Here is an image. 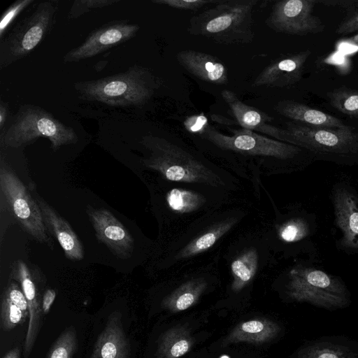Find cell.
Instances as JSON below:
<instances>
[{
    "instance_id": "cell-1",
    "label": "cell",
    "mask_w": 358,
    "mask_h": 358,
    "mask_svg": "<svg viewBox=\"0 0 358 358\" xmlns=\"http://www.w3.org/2000/svg\"><path fill=\"white\" fill-rule=\"evenodd\" d=\"M141 144L147 150L142 164L162 180L206 184L236 193L242 189L238 178L230 172L164 138L145 135Z\"/></svg>"
},
{
    "instance_id": "cell-2",
    "label": "cell",
    "mask_w": 358,
    "mask_h": 358,
    "mask_svg": "<svg viewBox=\"0 0 358 358\" xmlns=\"http://www.w3.org/2000/svg\"><path fill=\"white\" fill-rule=\"evenodd\" d=\"M241 205H231L205 215L172 236L167 266L183 268L214 249L248 215V209Z\"/></svg>"
},
{
    "instance_id": "cell-3",
    "label": "cell",
    "mask_w": 358,
    "mask_h": 358,
    "mask_svg": "<svg viewBox=\"0 0 358 358\" xmlns=\"http://www.w3.org/2000/svg\"><path fill=\"white\" fill-rule=\"evenodd\" d=\"M162 181L166 185L163 206L172 236L205 215L243 203L238 193L227 189L201 183Z\"/></svg>"
},
{
    "instance_id": "cell-4",
    "label": "cell",
    "mask_w": 358,
    "mask_h": 358,
    "mask_svg": "<svg viewBox=\"0 0 358 358\" xmlns=\"http://www.w3.org/2000/svg\"><path fill=\"white\" fill-rule=\"evenodd\" d=\"M78 97L114 107L142 106L159 87L150 69L134 65L127 71L96 80L74 83Z\"/></svg>"
},
{
    "instance_id": "cell-5",
    "label": "cell",
    "mask_w": 358,
    "mask_h": 358,
    "mask_svg": "<svg viewBox=\"0 0 358 358\" xmlns=\"http://www.w3.org/2000/svg\"><path fill=\"white\" fill-rule=\"evenodd\" d=\"M314 263L298 260L285 272L284 292L287 299L327 310L348 307L351 295L343 280Z\"/></svg>"
},
{
    "instance_id": "cell-6",
    "label": "cell",
    "mask_w": 358,
    "mask_h": 358,
    "mask_svg": "<svg viewBox=\"0 0 358 358\" xmlns=\"http://www.w3.org/2000/svg\"><path fill=\"white\" fill-rule=\"evenodd\" d=\"M233 133L227 136L207 124L200 135L222 150L273 159L285 174L302 171L315 159L310 152L300 147L250 130H233Z\"/></svg>"
},
{
    "instance_id": "cell-7",
    "label": "cell",
    "mask_w": 358,
    "mask_h": 358,
    "mask_svg": "<svg viewBox=\"0 0 358 358\" xmlns=\"http://www.w3.org/2000/svg\"><path fill=\"white\" fill-rule=\"evenodd\" d=\"M258 0H221L189 20V32L217 43H248L253 40L252 9Z\"/></svg>"
},
{
    "instance_id": "cell-8",
    "label": "cell",
    "mask_w": 358,
    "mask_h": 358,
    "mask_svg": "<svg viewBox=\"0 0 358 358\" xmlns=\"http://www.w3.org/2000/svg\"><path fill=\"white\" fill-rule=\"evenodd\" d=\"M285 142L310 152L315 159L345 166H358V129L318 127L288 122Z\"/></svg>"
},
{
    "instance_id": "cell-9",
    "label": "cell",
    "mask_w": 358,
    "mask_h": 358,
    "mask_svg": "<svg viewBox=\"0 0 358 358\" xmlns=\"http://www.w3.org/2000/svg\"><path fill=\"white\" fill-rule=\"evenodd\" d=\"M41 137L50 141L54 152L78 141L73 128L65 125L40 106L24 104L20 106L9 127L1 134L0 145L2 148H18Z\"/></svg>"
},
{
    "instance_id": "cell-10",
    "label": "cell",
    "mask_w": 358,
    "mask_h": 358,
    "mask_svg": "<svg viewBox=\"0 0 358 358\" xmlns=\"http://www.w3.org/2000/svg\"><path fill=\"white\" fill-rule=\"evenodd\" d=\"M271 248L276 255L315 262L318 251L315 241L318 224L316 215L299 205L285 212L276 210L273 226L266 229Z\"/></svg>"
},
{
    "instance_id": "cell-11",
    "label": "cell",
    "mask_w": 358,
    "mask_h": 358,
    "mask_svg": "<svg viewBox=\"0 0 358 358\" xmlns=\"http://www.w3.org/2000/svg\"><path fill=\"white\" fill-rule=\"evenodd\" d=\"M59 9L57 1L39 3L0 42L1 69L27 57L50 31Z\"/></svg>"
},
{
    "instance_id": "cell-12",
    "label": "cell",
    "mask_w": 358,
    "mask_h": 358,
    "mask_svg": "<svg viewBox=\"0 0 358 358\" xmlns=\"http://www.w3.org/2000/svg\"><path fill=\"white\" fill-rule=\"evenodd\" d=\"M0 192L18 225L36 241L52 247L39 206L10 165L1 157Z\"/></svg>"
},
{
    "instance_id": "cell-13",
    "label": "cell",
    "mask_w": 358,
    "mask_h": 358,
    "mask_svg": "<svg viewBox=\"0 0 358 358\" xmlns=\"http://www.w3.org/2000/svg\"><path fill=\"white\" fill-rule=\"evenodd\" d=\"M336 248L347 255L358 253V192L351 183L340 180L330 192Z\"/></svg>"
},
{
    "instance_id": "cell-14",
    "label": "cell",
    "mask_w": 358,
    "mask_h": 358,
    "mask_svg": "<svg viewBox=\"0 0 358 358\" xmlns=\"http://www.w3.org/2000/svg\"><path fill=\"white\" fill-rule=\"evenodd\" d=\"M316 1L282 0L273 6L266 24L275 32L306 36L323 31L321 20L313 14Z\"/></svg>"
},
{
    "instance_id": "cell-15",
    "label": "cell",
    "mask_w": 358,
    "mask_h": 358,
    "mask_svg": "<svg viewBox=\"0 0 358 358\" xmlns=\"http://www.w3.org/2000/svg\"><path fill=\"white\" fill-rule=\"evenodd\" d=\"M139 29V25L127 20H115L105 24L92 31L83 43L65 54L63 62H78L94 57L130 40Z\"/></svg>"
},
{
    "instance_id": "cell-16",
    "label": "cell",
    "mask_w": 358,
    "mask_h": 358,
    "mask_svg": "<svg viewBox=\"0 0 358 358\" xmlns=\"http://www.w3.org/2000/svg\"><path fill=\"white\" fill-rule=\"evenodd\" d=\"M86 213L99 242L104 244L117 258L127 259L132 256L134 241L129 231L109 210L87 205Z\"/></svg>"
},
{
    "instance_id": "cell-17",
    "label": "cell",
    "mask_w": 358,
    "mask_h": 358,
    "mask_svg": "<svg viewBox=\"0 0 358 358\" xmlns=\"http://www.w3.org/2000/svg\"><path fill=\"white\" fill-rule=\"evenodd\" d=\"M26 297L29 309V322L24 340L23 355L27 358L34 346L42 324V298L28 266L22 260L15 262L10 273Z\"/></svg>"
},
{
    "instance_id": "cell-18",
    "label": "cell",
    "mask_w": 358,
    "mask_h": 358,
    "mask_svg": "<svg viewBox=\"0 0 358 358\" xmlns=\"http://www.w3.org/2000/svg\"><path fill=\"white\" fill-rule=\"evenodd\" d=\"M34 198L48 232L58 241L65 257L73 262L82 260L84 257L83 245L69 222L39 194L36 193Z\"/></svg>"
},
{
    "instance_id": "cell-19",
    "label": "cell",
    "mask_w": 358,
    "mask_h": 358,
    "mask_svg": "<svg viewBox=\"0 0 358 358\" xmlns=\"http://www.w3.org/2000/svg\"><path fill=\"white\" fill-rule=\"evenodd\" d=\"M310 55V50L301 51L271 63L257 76L252 86L283 87L296 83Z\"/></svg>"
},
{
    "instance_id": "cell-20",
    "label": "cell",
    "mask_w": 358,
    "mask_h": 358,
    "mask_svg": "<svg viewBox=\"0 0 358 358\" xmlns=\"http://www.w3.org/2000/svg\"><path fill=\"white\" fill-rule=\"evenodd\" d=\"M222 96L230 108L238 124L244 129L256 131L268 135L275 140L285 142V130L270 124L272 120L271 117L244 103L235 93L230 90L222 91Z\"/></svg>"
},
{
    "instance_id": "cell-21",
    "label": "cell",
    "mask_w": 358,
    "mask_h": 358,
    "mask_svg": "<svg viewBox=\"0 0 358 358\" xmlns=\"http://www.w3.org/2000/svg\"><path fill=\"white\" fill-rule=\"evenodd\" d=\"M131 346L122 322V314L114 311L98 336L90 358H129Z\"/></svg>"
},
{
    "instance_id": "cell-22",
    "label": "cell",
    "mask_w": 358,
    "mask_h": 358,
    "mask_svg": "<svg viewBox=\"0 0 358 358\" xmlns=\"http://www.w3.org/2000/svg\"><path fill=\"white\" fill-rule=\"evenodd\" d=\"M296 358H358V341L343 335L322 336L303 344Z\"/></svg>"
},
{
    "instance_id": "cell-23",
    "label": "cell",
    "mask_w": 358,
    "mask_h": 358,
    "mask_svg": "<svg viewBox=\"0 0 358 358\" xmlns=\"http://www.w3.org/2000/svg\"><path fill=\"white\" fill-rule=\"evenodd\" d=\"M179 64L191 74L206 82L217 85L228 83L226 66L216 57L195 50L177 53Z\"/></svg>"
},
{
    "instance_id": "cell-24",
    "label": "cell",
    "mask_w": 358,
    "mask_h": 358,
    "mask_svg": "<svg viewBox=\"0 0 358 358\" xmlns=\"http://www.w3.org/2000/svg\"><path fill=\"white\" fill-rule=\"evenodd\" d=\"M280 115L306 125L340 128L346 126L338 118L307 105L290 100L281 101L275 106Z\"/></svg>"
},
{
    "instance_id": "cell-25",
    "label": "cell",
    "mask_w": 358,
    "mask_h": 358,
    "mask_svg": "<svg viewBox=\"0 0 358 358\" xmlns=\"http://www.w3.org/2000/svg\"><path fill=\"white\" fill-rule=\"evenodd\" d=\"M279 331V326L271 321L252 320L237 326L229 339L231 341L260 343L272 339Z\"/></svg>"
},
{
    "instance_id": "cell-26",
    "label": "cell",
    "mask_w": 358,
    "mask_h": 358,
    "mask_svg": "<svg viewBox=\"0 0 358 358\" xmlns=\"http://www.w3.org/2000/svg\"><path fill=\"white\" fill-rule=\"evenodd\" d=\"M27 317L29 310L16 304L3 293L1 296L0 325L4 331H9L17 326L22 324Z\"/></svg>"
},
{
    "instance_id": "cell-27",
    "label": "cell",
    "mask_w": 358,
    "mask_h": 358,
    "mask_svg": "<svg viewBox=\"0 0 358 358\" xmlns=\"http://www.w3.org/2000/svg\"><path fill=\"white\" fill-rule=\"evenodd\" d=\"M329 102L333 107L348 115H358V90L341 87L331 92Z\"/></svg>"
},
{
    "instance_id": "cell-28",
    "label": "cell",
    "mask_w": 358,
    "mask_h": 358,
    "mask_svg": "<svg viewBox=\"0 0 358 358\" xmlns=\"http://www.w3.org/2000/svg\"><path fill=\"white\" fill-rule=\"evenodd\" d=\"M77 348L76 329H65L50 348L47 358H73Z\"/></svg>"
},
{
    "instance_id": "cell-29",
    "label": "cell",
    "mask_w": 358,
    "mask_h": 358,
    "mask_svg": "<svg viewBox=\"0 0 358 358\" xmlns=\"http://www.w3.org/2000/svg\"><path fill=\"white\" fill-rule=\"evenodd\" d=\"M169 333L173 341L167 334L163 337L157 351V358H177L189 349L190 343L186 336H180L173 339L171 331Z\"/></svg>"
},
{
    "instance_id": "cell-30",
    "label": "cell",
    "mask_w": 358,
    "mask_h": 358,
    "mask_svg": "<svg viewBox=\"0 0 358 358\" xmlns=\"http://www.w3.org/2000/svg\"><path fill=\"white\" fill-rule=\"evenodd\" d=\"M120 2V0H76L71 6L67 17L73 20L92 10L110 6Z\"/></svg>"
},
{
    "instance_id": "cell-31",
    "label": "cell",
    "mask_w": 358,
    "mask_h": 358,
    "mask_svg": "<svg viewBox=\"0 0 358 358\" xmlns=\"http://www.w3.org/2000/svg\"><path fill=\"white\" fill-rule=\"evenodd\" d=\"M34 2V0H17L13 3L4 11L0 20V39L3 38V36L11 23L30 4Z\"/></svg>"
},
{
    "instance_id": "cell-32",
    "label": "cell",
    "mask_w": 358,
    "mask_h": 358,
    "mask_svg": "<svg viewBox=\"0 0 358 358\" xmlns=\"http://www.w3.org/2000/svg\"><path fill=\"white\" fill-rule=\"evenodd\" d=\"M217 0H152L154 3L166 5L167 6L182 10H196L203 6L217 3Z\"/></svg>"
},
{
    "instance_id": "cell-33",
    "label": "cell",
    "mask_w": 358,
    "mask_h": 358,
    "mask_svg": "<svg viewBox=\"0 0 358 358\" xmlns=\"http://www.w3.org/2000/svg\"><path fill=\"white\" fill-rule=\"evenodd\" d=\"M358 31V8L351 11L345 19L341 22L336 30L337 34H348Z\"/></svg>"
},
{
    "instance_id": "cell-34",
    "label": "cell",
    "mask_w": 358,
    "mask_h": 358,
    "mask_svg": "<svg viewBox=\"0 0 358 358\" xmlns=\"http://www.w3.org/2000/svg\"><path fill=\"white\" fill-rule=\"evenodd\" d=\"M56 292L52 289H48L42 297V311L46 315L49 313L50 308L55 299Z\"/></svg>"
},
{
    "instance_id": "cell-35",
    "label": "cell",
    "mask_w": 358,
    "mask_h": 358,
    "mask_svg": "<svg viewBox=\"0 0 358 358\" xmlns=\"http://www.w3.org/2000/svg\"><path fill=\"white\" fill-rule=\"evenodd\" d=\"M8 105L3 100L0 102V129L1 134L3 132L7 119L8 117Z\"/></svg>"
},
{
    "instance_id": "cell-36",
    "label": "cell",
    "mask_w": 358,
    "mask_h": 358,
    "mask_svg": "<svg viewBox=\"0 0 358 358\" xmlns=\"http://www.w3.org/2000/svg\"><path fill=\"white\" fill-rule=\"evenodd\" d=\"M20 351L18 348H14L8 351L3 358H20Z\"/></svg>"
},
{
    "instance_id": "cell-37",
    "label": "cell",
    "mask_w": 358,
    "mask_h": 358,
    "mask_svg": "<svg viewBox=\"0 0 358 358\" xmlns=\"http://www.w3.org/2000/svg\"><path fill=\"white\" fill-rule=\"evenodd\" d=\"M107 63V61H100L95 65L94 69L96 71H102L106 66Z\"/></svg>"
},
{
    "instance_id": "cell-38",
    "label": "cell",
    "mask_w": 358,
    "mask_h": 358,
    "mask_svg": "<svg viewBox=\"0 0 358 358\" xmlns=\"http://www.w3.org/2000/svg\"><path fill=\"white\" fill-rule=\"evenodd\" d=\"M348 41L355 45H358V33L352 37L350 38Z\"/></svg>"
},
{
    "instance_id": "cell-39",
    "label": "cell",
    "mask_w": 358,
    "mask_h": 358,
    "mask_svg": "<svg viewBox=\"0 0 358 358\" xmlns=\"http://www.w3.org/2000/svg\"><path fill=\"white\" fill-rule=\"evenodd\" d=\"M221 358H229V357H227V356H223V357H222Z\"/></svg>"
}]
</instances>
